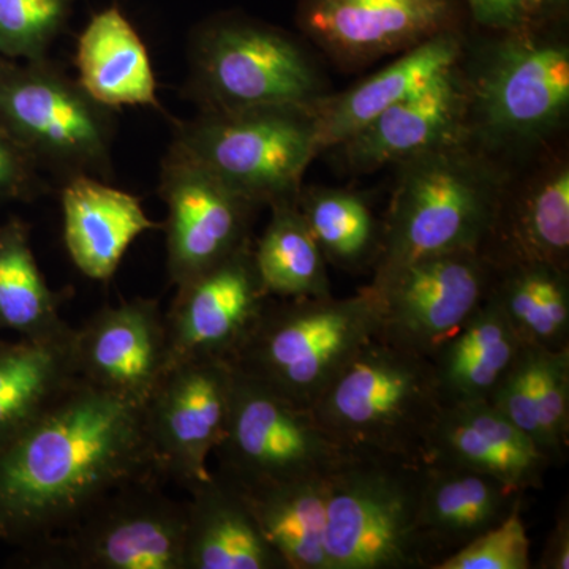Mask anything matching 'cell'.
<instances>
[{"instance_id": "ab89813d", "label": "cell", "mask_w": 569, "mask_h": 569, "mask_svg": "<svg viewBox=\"0 0 569 569\" xmlns=\"http://www.w3.org/2000/svg\"><path fill=\"white\" fill-rule=\"evenodd\" d=\"M569 0H533L539 20H553L567 14Z\"/></svg>"}, {"instance_id": "ffe728a7", "label": "cell", "mask_w": 569, "mask_h": 569, "mask_svg": "<svg viewBox=\"0 0 569 569\" xmlns=\"http://www.w3.org/2000/svg\"><path fill=\"white\" fill-rule=\"evenodd\" d=\"M425 462L479 471L522 493L541 489L553 467L548 456L489 402L441 408L427 438Z\"/></svg>"}, {"instance_id": "ac0fdd59", "label": "cell", "mask_w": 569, "mask_h": 569, "mask_svg": "<svg viewBox=\"0 0 569 569\" xmlns=\"http://www.w3.org/2000/svg\"><path fill=\"white\" fill-rule=\"evenodd\" d=\"M77 376L144 406L168 370L167 323L156 299L104 307L74 329Z\"/></svg>"}, {"instance_id": "d6986e66", "label": "cell", "mask_w": 569, "mask_h": 569, "mask_svg": "<svg viewBox=\"0 0 569 569\" xmlns=\"http://www.w3.org/2000/svg\"><path fill=\"white\" fill-rule=\"evenodd\" d=\"M479 253L490 268L546 264L569 272V160L548 152L530 174L508 178Z\"/></svg>"}, {"instance_id": "d4e9b609", "label": "cell", "mask_w": 569, "mask_h": 569, "mask_svg": "<svg viewBox=\"0 0 569 569\" xmlns=\"http://www.w3.org/2000/svg\"><path fill=\"white\" fill-rule=\"evenodd\" d=\"M526 347L490 296L429 356L441 403L489 402Z\"/></svg>"}, {"instance_id": "5bb4252c", "label": "cell", "mask_w": 569, "mask_h": 569, "mask_svg": "<svg viewBox=\"0 0 569 569\" xmlns=\"http://www.w3.org/2000/svg\"><path fill=\"white\" fill-rule=\"evenodd\" d=\"M296 26L332 62L362 69L449 31H466L462 0H298Z\"/></svg>"}, {"instance_id": "d6a6232c", "label": "cell", "mask_w": 569, "mask_h": 569, "mask_svg": "<svg viewBox=\"0 0 569 569\" xmlns=\"http://www.w3.org/2000/svg\"><path fill=\"white\" fill-rule=\"evenodd\" d=\"M74 0H0V56L14 62L47 58L66 29Z\"/></svg>"}, {"instance_id": "cb8c5ba5", "label": "cell", "mask_w": 569, "mask_h": 569, "mask_svg": "<svg viewBox=\"0 0 569 569\" xmlns=\"http://www.w3.org/2000/svg\"><path fill=\"white\" fill-rule=\"evenodd\" d=\"M189 490L186 569H287L234 486L212 473Z\"/></svg>"}, {"instance_id": "7402d4cb", "label": "cell", "mask_w": 569, "mask_h": 569, "mask_svg": "<svg viewBox=\"0 0 569 569\" xmlns=\"http://www.w3.org/2000/svg\"><path fill=\"white\" fill-rule=\"evenodd\" d=\"M425 463L418 531L427 569L500 523L526 496L479 471Z\"/></svg>"}, {"instance_id": "60d3db41", "label": "cell", "mask_w": 569, "mask_h": 569, "mask_svg": "<svg viewBox=\"0 0 569 569\" xmlns=\"http://www.w3.org/2000/svg\"><path fill=\"white\" fill-rule=\"evenodd\" d=\"M11 62H13V61H10V59L3 58V56H0V73H2V71L6 70L7 67H9Z\"/></svg>"}, {"instance_id": "7a4b0ae2", "label": "cell", "mask_w": 569, "mask_h": 569, "mask_svg": "<svg viewBox=\"0 0 569 569\" xmlns=\"http://www.w3.org/2000/svg\"><path fill=\"white\" fill-rule=\"evenodd\" d=\"M563 18L488 32L470 61L468 142L497 159L537 152L563 129L569 112V44Z\"/></svg>"}, {"instance_id": "3957f363", "label": "cell", "mask_w": 569, "mask_h": 569, "mask_svg": "<svg viewBox=\"0 0 569 569\" xmlns=\"http://www.w3.org/2000/svg\"><path fill=\"white\" fill-rule=\"evenodd\" d=\"M373 274L432 254L481 249L509 173L470 142L396 164Z\"/></svg>"}, {"instance_id": "30bf717a", "label": "cell", "mask_w": 569, "mask_h": 569, "mask_svg": "<svg viewBox=\"0 0 569 569\" xmlns=\"http://www.w3.org/2000/svg\"><path fill=\"white\" fill-rule=\"evenodd\" d=\"M157 478L114 490L62 533L26 548L50 569H186V501Z\"/></svg>"}, {"instance_id": "7c38bea8", "label": "cell", "mask_w": 569, "mask_h": 569, "mask_svg": "<svg viewBox=\"0 0 569 569\" xmlns=\"http://www.w3.org/2000/svg\"><path fill=\"white\" fill-rule=\"evenodd\" d=\"M233 389L228 359L171 366L142 406L146 438L159 477L187 489L211 479L209 459L222 440Z\"/></svg>"}, {"instance_id": "f546056e", "label": "cell", "mask_w": 569, "mask_h": 569, "mask_svg": "<svg viewBox=\"0 0 569 569\" xmlns=\"http://www.w3.org/2000/svg\"><path fill=\"white\" fill-rule=\"evenodd\" d=\"M271 219L253 246L254 263L268 293L276 299L323 298L331 293L320 246L296 200L269 206Z\"/></svg>"}, {"instance_id": "1f68e13d", "label": "cell", "mask_w": 569, "mask_h": 569, "mask_svg": "<svg viewBox=\"0 0 569 569\" xmlns=\"http://www.w3.org/2000/svg\"><path fill=\"white\" fill-rule=\"evenodd\" d=\"M61 296L48 287L37 264L28 224L11 219L0 227V328L26 339L70 328L59 313Z\"/></svg>"}, {"instance_id": "8992f818", "label": "cell", "mask_w": 569, "mask_h": 569, "mask_svg": "<svg viewBox=\"0 0 569 569\" xmlns=\"http://www.w3.org/2000/svg\"><path fill=\"white\" fill-rule=\"evenodd\" d=\"M425 477V460L346 451L328 481V569H427L418 531Z\"/></svg>"}, {"instance_id": "603a6c76", "label": "cell", "mask_w": 569, "mask_h": 569, "mask_svg": "<svg viewBox=\"0 0 569 569\" xmlns=\"http://www.w3.org/2000/svg\"><path fill=\"white\" fill-rule=\"evenodd\" d=\"M63 239L71 261L89 279L108 280L134 239L162 224L140 198L93 176L66 179L61 190Z\"/></svg>"}, {"instance_id": "6da1fadb", "label": "cell", "mask_w": 569, "mask_h": 569, "mask_svg": "<svg viewBox=\"0 0 569 569\" xmlns=\"http://www.w3.org/2000/svg\"><path fill=\"white\" fill-rule=\"evenodd\" d=\"M148 478L159 475L142 407L78 378L0 447V539L29 548Z\"/></svg>"}, {"instance_id": "d590c367", "label": "cell", "mask_w": 569, "mask_h": 569, "mask_svg": "<svg viewBox=\"0 0 569 569\" xmlns=\"http://www.w3.org/2000/svg\"><path fill=\"white\" fill-rule=\"evenodd\" d=\"M538 366L539 348L523 347L515 365L490 396L489 403L539 448Z\"/></svg>"}, {"instance_id": "9c48e42d", "label": "cell", "mask_w": 569, "mask_h": 569, "mask_svg": "<svg viewBox=\"0 0 569 569\" xmlns=\"http://www.w3.org/2000/svg\"><path fill=\"white\" fill-rule=\"evenodd\" d=\"M0 127L39 167L66 179L112 174L114 110L103 107L47 58L0 73Z\"/></svg>"}, {"instance_id": "4fadbf2b", "label": "cell", "mask_w": 569, "mask_h": 569, "mask_svg": "<svg viewBox=\"0 0 569 569\" xmlns=\"http://www.w3.org/2000/svg\"><path fill=\"white\" fill-rule=\"evenodd\" d=\"M492 268L478 250L432 254L373 274L380 332L426 356L488 296Z\"/></svg>"}, {"instance_id": "f35d334b", "label": "cell", "mask_w": 569, "mask_h": 569, "mask_svg": "<svg viewBox=\"0 0 569 569\" xmlns=\"http://www.w3.org/2000/svg\"><path fill=\"white\" fill-rule=\"evenodd\" d=\"M539 569H569V511L560 509L538 560Z\"/></svg>"}, {"instance_id": "9a60e30c", "label": "cell", "mask_w": 569, "mask_h": 569, "mask_svg": "<svg viewBox=\"0 0 569 569\" xmlns=\"http://www.w3.org/2000/svg\"><path fill=\"white\" fill-rule=\"evenodd\" d=\"M167 268L179 287L250 242L260 208L171 144L160 173Z\"/></svg>"}, {"instance_id": "ba28073f", "label": "cell", "mask_w": 569, "mask_h": 569, "mask_svg": "<svg viewBox=\"0 0 569 569\" xmlns=\"http://www.w3.org/2000/svg\"><path fill=\"white\" fill-rule=\"evenodd\" d=\"M171 144L258 206L296 200L318 157L312 104L200 111Z\"/></svg>"}, {"instance_id": "277c9868", "label": "cell", "mask_w": 569, "mask_h": 569, "mask_svg": "<svg viewBox=\"0 0 569 569\" xmlns=\"http://www.w3.org/2000/svg\"><path fill=\"white\" fill-rule=\"evenodd\" d=\"M441 408L429 356L378 331L310 410L343 451L425 460Z\"/></svg>"}, {"instance_id": "83f0119b", "label": "cell", "mask_w": 569, "mask_h": 569, "mask_svg": "<svg viewBox=\"0 0 569 569\" xmlns=\"http://www.w3.org/2000/svg\"><path fill=\"white\" fill-rule=\"evenodd\" d=\"M329 475L331 471L253 488H236L287 569H328L325 527Z\"/></svg>"}, {"instance_id": "4316f807", "label": "cell", "mask_w": 569, "mask_h": 569, "mask_svg": "<svg viewBox=\"0 0 569 569\" xmlns=\"http://www.w3.org/2000/svg\"><path fill=\"white\" fill-rule=\"evenodd\" d=\"M74 329L0 346V447L36 421L78 380Z\"/></svg>"}, {"instance_id": "44dd1931", "label": "cell", "mask_w": 569, "mask_h": 569, "mask_svg": "<svg viewBox=\"0 0 569 569\" xmlns=\"http://www.w3.org/2000/svg\"><path fill=\"white\" fill-rule=\"evenodd\" d=\"M466 31H449L422 41L377 73L340 93H325L312 104L318 156L425 88L438 74L458 66L466 54Z\"/></svg>"}, {"instance_id": "e0dca14e", "label": "cell", "mask_w": 569, "mask_h": 569, "mask_svg": "<svg viewBox=\"0 0 569 569\" xmlns=\"http://www.w3.org/2000/svg\"><path fill=\"white\" fill-rule=\"evenodd\" d=\"M467 141L468 93L460 61L328 152L351 173H373Z\"/></svg>"}, {"instance_id": "f1b7e54d", "label": "cell", "mask_w": 569, "mask_h": 569, "mask_svg": "<svg viewBox=\"0 0 569 569\" xmlns=\"http://www.w3.org/2000/svg\"><path fill=\"white\" fill-rule=\"evenodd\" d=\"M488 296L526 346L569 348V272L546 264L492 268Z\"/></svg>"}, {"instance_id": "8fae6325", "label": "cell", "mask_w": 569, "mask_h": 569, "mask_svg": "<svg viewBox=\"0 0 569 569\" xmlns=\"http://www.w3.org/2000/svg\"><path fill=\"white\" fill-rule=\"evenodd\" d=\"M343 456L310 408L296 406L233 367L227 426L212 452L213 475L234 488H253L329 473Z\"/></svg>"}, {"instance_id": "2e32d148", "label": "cell", "mask_w": 569, "mask_h": 569, "mask_svg": "<svg viewBox=\"0 0 569 569\" xmlns=\"http://www.w3.org/2000/svg\"><path fill=\"white\" fill-rule=\"evenodd\" d=\"M252 241L178 287L164 316L168 369L197 358L230 361L271 302Z\"/></svg>"}, {"instance_id": "4dcf8cb0", "label": "cell", "mask_w": 569, "mask_h": 569, "mask_svg": "<svg viewBox=\"0 0 569 569\" xmlns=\"http://www.w3.org/2000/svg\"><path fill=\"white\" fill-rule=\"evenodd\" d=\"M296 204L328 263L347 272L376 268L381 220L361 193L335 187H302Z\"/></svg>"}, {"instance_id": "484cf974", "label": "cell", "mask_w": 569, "mask_h": 569, "mask_svg": "<svg viewBox=\"0 0 569 569\" xmlns=\"http://www.w3.org/2000/svg\"><path fill=\"white\" fill-rule=\"evenodd\" d=\"M78 82L96 102L118 110H160L157 80L144 41L118 7L93 14L78 39Z\"/></svg>"}, {"instance_id": "b9f144b4", "label": "cell", "mask_w": 569, "mask_h": 569, "mask_svg": "<svg viewBox=\"0 0 569 569\" xmlns=\"http://www.w3.org/2000/svg\"><path fill=\"white\" fill-rule=\"evenodd\" d=\"M3 340H0V346H2Z\"/></svg>"}, {"instance_id": "836d02e7", "label": "cell", "mask_w": 569, "mask_h": 569, "mask_svg": "<svg viewBox=\"0 0 569 569\" xmlns=\"http://www.w3.org/2000/svg\"><path fill=\"white\" fill-rule=\"evenodd\" d=\"M537 415L539 449L560 466L569 448V348H539Z\"/></svg>"}, {"instance_id": "e575fe53", "label": "cell", "mask_w": 569, "mask_h": 569, "mask_svg": "<svg viewBox=\"0 0 569 569\" xmlns=\"http://www.w3.org/2000/svg\"><path fill=\"white\" fill-rule=\"evenodd\" d=\"M530 539L522 519V503L471 539L433 569H530Z\"/></svg>"}, {"instance_id": "5b68a950", "label": "cell", "mask_w": 569, "mask_h": 569, "mask_svg": "<svg viewBox=\"0 0 569 569\" xmlns=\"http://www.w3.org/2000/svg\"><path fill=\"white\" fill-rule=\"evenodd\" d=\"M378 331L377 301L367 287L350 298H272L230 362L296 406L310 408Z\"/></svg>"}, {"instance_id": "52a82bcc", "label": "cell", "mask_w": 569, "mask_h": 569, "mask_svg": "<svg viewBox=\"0 0 569 569\" xmlns=\"http://www.w3.org/2000/svg\"><path fill=\"white\" fill-rule=\"evenodd\" d=\"M189 93L200 111L309 107L323 78L290 32L239 13L201 22L190 40Z\"/></svg>"}, {"instance_id": "74e56055", "label": "cell", "mask_w": 569, "mask_h": 569, "mask_svg": "<svg viewBox=\"0 0 569 569\" xmlns=\"http://www.w3.org/2000/svg\"><path fill=\"white\" fill-rule=\"evenodd\" d=\"M468 18L478 29L507 32L539 20L533 0H462Z\"/></svg>"}, {"instance_id": "8d00e7d4", "label": "cell", "mask_w": 569, "mask_h": 569, "mask_svg": "<svg viewBox=\"0 0 569 569\" xmlns=\"http://www.w3.org/2000/svg\"><path fill=\"white\" fill-rule=\"evenodd\" d=\"M39 163L0 127V203L31 201L43 192Z\"/></svg>"}]
</instances>
